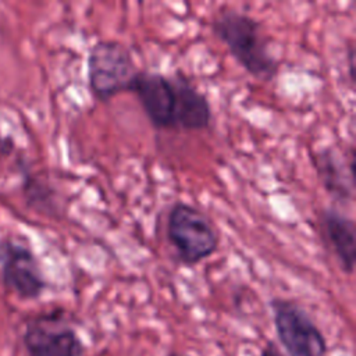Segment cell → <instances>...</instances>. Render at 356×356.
<instances>
[{"mask_svg":"<svg viewBox=\"0 0 356 356\" xmlns=\"http://www.w3.org/2000/svg\"><path fill=\"white\" fill-rule=\"evenodd\" d=\"M210 28L248 75L261 82H271L277 76L280 61L259 19L236 8H221Z\"/></svg>","mask_w":356,"mask_h":356,"instance_id":"obj_1","label":"cell"},{"mask_svg":"<svg viewBox=\"0 0 356 356\" xmlns=\"http://www.w3.org/2000/svg\"><path fill=\"white\" fill-rule=\"evenodd\" d=\"M164 234L175 259L186 267L210 259L220 246V235L210 217L199 207L182 200L170 206Z\"/></svg>","mask_w":356,"mask_h":356,"instance_id":"obj_2","label":"cell"},{"mask_svg":"<svg viewBox=\"0 0 356 356\" xmlns=\"http://www.w3.org/2000/svg\"><path fill=\"white\" fill-rule=\"evenodd\" d=\"M86 67L89 90L100 103H107L121 93H129L139 72L131 50L114 39L95 42L89 47Z\"/></svg>","mask_w":356,"mask_h":356,"instance_id":"obj_3","label":"cell"},{"mask_svg":"<svg viewBox=\"0 0 356 356\" xmlns=\"http://www.w3.org/2000/svg\"><path fill=\"white\" fill-rule=\"evenodd\" d=\"M21 341L26 356L85 355V343L61 307L43 310L26 318Z\"/></svg>","mask_w":356,"mask_h":356,"instance_id":"obj_4","label":"cell"},{"mask_svg":"<svg viewBox=\"0 0 356 356\" xmlns=\"http://www.w3.org/2000/svg\"><path fill=\"white\" fill-rule=\"evenodd\" d=\"M275 337L286 356H325L328 343L320 327L307 310L286 298H271L268 302Z\"/></svg>","mask_w":356,"mask_h":356,"instance_id":"obj_5","label":"cell"},{"mask_svg":"<svg viewBox=\"0 0 356 356\" xmlns=\"http://www.w3.org/2000/svg\"><path fill=\"white\" fill-rule=\"evenodd\" d=\"M185 75L139 70L129 93L142 107L146 118L159 131H178L181 92Z\"/></svg>","mask_w":356,"mask_h":356,"instance_id":"obj_6","label":"cell"},{"mask_svg":"<svg viewBox=\"0 0 356 356\" xmlns=\"http://www.w3.org/2000/svg\"><path fill=\"white\" fill-rule=\"evenodd\" d=\"M0 281L21 300L39 299L49 285L31 245L14 235L0 236Z\"/></svg>","mask_w":356,"mask_h":356,"instance_id":"obj_7","label":"cell"},{"mask_svg":"<svg viewBox=\"0 0 356 356\" xmlns=\"http://www.w3.org/2000/svg\"><path fill=\"white\" fill-rule=\"evenodd\" d=\"M312 165L327 195L338 204L353 203L355 199V154L346 156L335 146H324L310 154Z\"/></svg>","mask_w":356,"mask_h":356,"instance_id":"obj_8","label":"cell"},{"mask_svg":"<svg viewBox=\"0 0 356 356\" xmlns=\"http://www.w3.org/2000/svg\"><path fill=\"white\" fill-rule=\"evenodd\" d=\"M323 242L334 254L341 271L352 275L356 264L355 220L335 206L324 207L318 216Z\"/></svg>","mask_w":356,"mask_h":356,"instance_id":"obj_9","label":"cell"},{"mask_svg":"<svg viewBox=\"0 0 356 356\" xmlns=\"http://www.w3.org/2000/svg\"><path fill=\"white\" fill-rule=\"evenodd\" d=\"M21 167V193L28 209L35 213L58 220L65 213V200L49 178L32 171L24 163Z\"/></svg>","mask_w":356,"mask_h":356,"instance_id":"obj_10","label":"cell"},{"mask_svg":"<svg viewBox=\"0 0 356 356\" xmlns=\"http://www.w3.org/2000/svg\"><path fill=\"white\" fill-rule=\"evenodd\" d=\"M14 152H15L14 140L10 136L3 135L0 131V159L11 156Z\"/></svg>","mask_w":356,"mask_h":356,"instance_id":"obj_11","label":"cell"},{"mask_svg":"<svg viewBox=\"0 0 356 356\" xmlns=\"http://www.w3.org/2000/svg\"><path fill=\"white\" fill-rule=\"evenodd\" d=\"M259 356H284L280 346L274 341H267L260 350Z\"/></svg>","mask_w":356,"mask_h":356,"instance_id":"obj_12","label":"cell"},{"mask_svg":"<svg viewBox=\"0 0 356 356\" xmlns=\"http://www.w3.org/2000/svg\"><path fill=\"white\" fill-rule=\"evenodd\" d=\"M346 58H348V70H349V79L350 82L355 81V50H353V44L350 43L349 44V49H348V54H346Z\"/></svg>","mask_w":356,"mask_h":356,"instance_id":"obj_13","label":"cell"},{"mask_svg":"<svg viewBox=\"0 0 356 356\" xmlns=\"http://www.w3.org/2000/svg\"><path fill=\"white\" fill-rule=\"evenodd\" d=\"M164 356H189L188 353H184V352H177V350H170L167 352Z\"/></svg>","mask_w":356,"mask_h":356,"instance_id":"obj_14","label":"cell"}]
</instances>
